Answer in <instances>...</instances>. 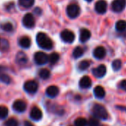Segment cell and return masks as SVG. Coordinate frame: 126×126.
I'll return each instance as SVG.
<instances>
[{"instance_id": "1", "label": "cell", "mask_w": 126, "mask_h": 126, "mask_svg": "<svg viewBox=\"0 0 126 126\" xmlns=\"http://www.w3.org/2000/svg\"><path fill=\"white\" fill-rule=\"evenodd\" d=\"M36 42H37V45H39V47H40L42 49L50 50L53 46V41L45 33H42V32L38 33L36 35Z\"/></svg>"}, {"instance_id": "2", "label": "cell", "mask_w": 126, "mask_h": 126, "mask_svg": "<svg viewBox=\"0 0 126 126\" xmlns=\"http://www.w3.org/2000/svg\"><path fill=\"white\" fill-rule=\"evenodd\" d=\"M92 113L96 118L99 119L105 120L108 117V113L106 108L100 104H95L93 106Z\"/></svg>"}, {"instance_id": "3", "label": "cell", "mask_w": 126, "mask_h": 126, "mask_svg": "<svg viewBox=\"0 0 126 126\" xmlns=\"http://www.w3.org/2000/svg\"><path fill=\"white\" fill-rule=\"evenodd\" d=\"M66 14L71 19H75L80 14V8L76 3H71L67 6Z\"/></svg>"}, {"instance_id": "4", "label": "cell", "mask_w": 126, "mask_h": 126, "mask_svg": "<svg viewBox=\"0 0 126 126\" xmlns=\"http://www.w3.org/2000/svg\"><path fill=\"white\" fill-rule=\"evenodd\" d=\"M62 40L66 43H72L75 39V35L74 32L70 30H64L60 33Z\"/></svg>"}, {"instance_id": "5", "label": "cell", "mask_w": 126, "mask_h": 126, "mask_svg": "<svg viewBox=\"0 0 126 126\" xmlns=\"http://www.w3.org/2000/svg\"><path fill=\"white\" fill-rule=\"evenodd\" d=\"M22 25L26 28H33L35 26V18L31 13L26 14L22 18Z\"/></svg>"}, {"instance_id": "6", "label": "cell", "mask_w": 126, "mask_h": 126, "mask_svg": "<svg viewBox=\"0 0 126 126\" xmlns=\"http://www.w3.org/2000/svg\"><path fill=\"white\" fill-rule=\"evenodd\" d=\"M126 6V0H113L111 4V9L115 13L122 12Z\"/></svg>"}, {"instance_id": "7", "label": "cell", "mask_w": 126, "mask_h": 126, "mask_svg": "<svg viewBox=\"0 0 126 126\" xmlns=\"http://www.w3.org/2000/svg\"><path fill=\"white\" fill-rule=\"evenodd\" d=\"M34 61L39 65H45L48 62V56L44 52H36L34 54Z\"/></svg>"}, {"instance_id": "8", "label": "cell", "mask_w": 126, "mask_h": 126, "mask_svg": "<svg viewBox=\"0 0 126 126\" xmlns=\"http://www.w3.org/2000/svg\"><path fill=\"white\" fill-rule=\"evenodd\" d=\"M24 89L29 94H35L38 90V84L34 80L27 81L24 85Z\"/></svg>"}, {"instance_id": "9", "label": "cell", "mask_w": 126, "mask_h": 126, "mask_svg": "<svg viewBox=\"0 0 126 126\" xmlns=\"http://www.w3.org/2000/svg\"><path fill=\"white\" fill-rule=\"evenodd\" d=\"M95 11L99 14H104L106 13L108 9V4L104 0H99L96 2L94 6Z\"/></svg>"}, {"instance_id": "10", "label": "cell", "mask_w": 126, "mask_h": 126, "mask_svg": "<svg viewBox=\"0 0 126 126\" xmlns=\"http://www.w3.org/2000/svg\"><path fill=\"white\" fill-rule=\"evenodd\" d=\"M26 108H27V105L23 100H20V99L16 100L13 104V109L18 113L24 112L26 110Z\"/></svg>"}, {"instance_id": "11", "label": "cell", "mask_w": 126, "mask_h": 126, "mask_svg": "<svg viewBox=\"0 0 126 126\" xmlns=\"http://www.w3.org/2000/svg\"><path fill=\"white\" fill-rule=\"evenodd\" d=\"M107 72V69L105 65H100L97 68L93 69V74L96 78H102L103 77Z\"/></svg>"}, {"instance_id": "12", "label": "cell", "mask_w": 126, "mask_h": 126, "mask_svg": "<svg viewBox=\"0 0 126 126\" xmlns=\"http://www.w3.org/2000/svg\"><path fill=\"white\" fill-rule=\"evenodd\" d=\"M30 116L32 119L35 121H39L42 117V112L39 108L33 107L30 112Z\"/></svg>"}, {"instance_id": "13", "label": "cell", "mask_w": 126, "mask_h": 126, "mask_svg": "<svg viewBox=\"0 0 126 126\" xmlns=\"http://www.w3.org/2000/svg\"><path fill=\"white\" fill-rule=\"evenodd\" d=\"M94 56L97 59H103L106 55V50L102 46H99L96 47L94 50Z\"/></svg>"}, {"instance_id": "14", "label": "cell", "mask_w": 126, "mask_h": 126, "mask_svg": "<svg viewBox=\"0 0 126 126\" xmlns=\"http://www.w3.org/2000/svg\"><path fill=\"white\" fill-rule=\"evenodd\" d=\"M91 84H92V81L91 78L88 76L82 77L79 80V86L81 88H83V89H88L91 88Z\"/></svg>"}, {"instance_id": "15", "label": "cell", "mask_w": 126, "mask_h": 126, "mask_svg": "<svg viewBox=\"0 0 126 126\" xmlns=\"http://www.w3.org/2000/svg\"><path fill=\"white\" fill-rule=\"evenodd\" d=\"M91 36V33L90 32L89 30L86 29V28H82L80 30V33H79V40L81 42H86L88 40L90 39Z\"/></svg>"}, {"instance_id": "16", "label": "cell", "mask_w": 126, "mask_h": 126, "mask_svg": "<svg viewBox=\"0 0 126 126\" xmlns=\"http://www.w3.org/2000/svg\"><path fill=\"white\" fill-rule=\"evenodd\" d=\"M59 93V89L56 85H50L46 89V94L50 98L56 97Z\"/></svg>"}, {"instance_id": "17", "label": "cell", "mask_w": 126, "mask_h": 126, "mask_svg": "<svg viewBox=\"0 0 126 126\" xmlns=\"http://www.w3.org/2000/svg\"><path fill=\"white\" fill-rule=\"evenodd\" d=\"M19 45L23 48H29L31 45V40L28 36H22L19 40Z\"/></svg>"}, {"instance_id": "18", "label": "cell", "mask_w": 126, "mask_h": 126, "mask_svg": "<svg viewBox=\"0 0 126 126\" xmlns=\"http://www.w3.org/2000/svg\"><path fill=\"white\" fill-rule=\"evenodd\" d=\"M94 94L95 95V96L98 99H102L105 97V91L103 87L98 85L96 87L94 88Z\"/></svg>"}, {"instance_id": "19", "label": "cell", "mask_w": 126, "mask_h": 126, "mask_svg": "<svg viewBox=\"0 0 126 126\" xmlns=\"http://www.w3.org/2000/svg\"><path fill=\"white\" fill-rule=\"evenodd\" d=\"M10 44L8 39L0 37V51L1 52H6L9 50Z\"/></svg>"}, {"instance_id": "20", "label": "cell", "mask_w": 126, "mask_h": 126, "mask_svg": "<svg viewBox=\"0 0 126 126\" xmlns=\"http://www.w3.org/2000/svg\"><path fill=\"white\" fill-rule=\"evenodd\" d=\"M28 57L23 52H19L16 56V62L20 65H24L28 62Z\"/></svg>"}, {"instance_id": "21", "label": "cell", "mask_w": 126, "mask_h": 126, "mask_svg": "<svg viewBox=\"0 0 126 126\" xmlns=\"http://www.w3.org/2000/svg\"><path fill=\"white\" fill-rule=\"evenodd\" d=\"M35 2V0H19V4L24 8H31Z\"/></svg>"}, {"instance_id": "22", "label": "cell", "mask_w": 126, "mask_h": 126, "mask_svg": "<svg viewBox=\"0 0 126 126\" xmlns=\"http://www.w3.org/2000/svg\"><path fill=\"white\" fill-rule=\"evenodd\" d=\"M116 29L117 31L122 32L126 30V21L125 20H119L116 23Z\"/></svg>"}, {"instance_id": "23", "label": "cell", "mask_w": 126, "mask_h": 126, "mask_svg": "<svg viewBox=\"0 0 126 126\" xmlns=\"http://www.w3.org/2000/svg\"><path fill=\"white\" fill-rule=\"evenodd\" d=\"M39 76L42 79H47L50 77V72L49 70H47L46 68H42V69H41L39 71Z\"/></svg>"}, {"instance_id": "24", "label": "cell", "mask_w": 126, "mask_h": 126, "mask_svg": "<svg viewBox=\"0 0 126 126\" xmlns=\"http://www.w3.org/2000/svg\"><path fill=\"white\" fill-rule=\"evenodd\" d=\"M59 55L57 53H52L49 56H48V62L50 64L53 65L59 61Z\"/></svg>"}, {"instance_id": "25", "label": "cell", "mask_w": 126, "mask_h": 126, "mask_svg": "<svg viewBox=\"0 0 126 126\" xmlns=\"http://www.w3.org/2000/svg\"><path fill=\"white\" fill-rule=\"evenodd\" d=\"M83 53H84V50L81 47H77L74 48L73 51V56L75 59H78L81 57L83 55Z\"/></svg>"}, {"instance_id": "26", "label": "cell", "mask_w": 126, "mask_h": 126, "mask_svg": "<svg viewBox=\"0 0 126 126\" xmlns=\"http://www.w3.org/2000/svg\"><path fill=\"white\" fill-rule=\"evenodd\" d=\"M122 68V61L120 59H115L112 62V68L114 71H118Z\"/></svg>"}, {"instance_id": "27", "label": "cell", "mask_w": 126, "mask_h": 126, "mask_svg": "<svg viewBox=\"0 0 126 126\" xmlns=\"http://www.w3.org/2000/svg\"><path fill=\"white\" fill-rule=\"evenodd\" d=\"M74 125L75 126H87L88 121L83 117H79L75 120Z\"/></svg>"}, {"instance_id": "28", "label": "cell", "mask_w": 126, "mask_h": 126, "mask_svg": "<svg viewBox=\"0 0 126 126\" xmlns=\"http://www.w3.org/2000/svg\"><path fill=\"white\" fill-rule=\"evenodd\" d=\"M89 66H90V62L88 60H83L79 62L78 68L80 71H85L89 68Z\"/></svg>"}, {"instance_id": "29", "label": "cell", "mask_w": 126, "mask_h": 126, "mask_svg": "<svg viewBox=\"0 0 126 126\" xmlns=\"http://www.w3.org/2000/svg\"><path fill=\"white\" fill-rule=\"evenodd\" d=\"M1 28L6 32H11L14 30V26L11 22H5L1 25Z\"/></svg>"}, {"instance_id": "30", "label": "cell", "mask_w": 126, "mask_h": 126, "mask_svg": "<svg viewBox=\"0 0 126 126\" xmlns=\"http://www.w3.org/2000/svg\"><path fill=\"white\" fill-rule=\"evenodd\" d=\"M8 115V109L5 106H0V119H5Z\"/></svg>"}, {"instance_id": "31", "label": "cell", "mask_w": 126, "mask_h": 126, "mask_svg": "<svg viewBox=\"0 0 126 126\" xmlns=\"http://www.w3.org/2000/svg\"><path fill=\"white\" fill-rule=\"evenodd\" d=\"M5 126H19L18 121L14 118H11L5 122Z\"/></svg>"}, {"instance_id": "32", "label": "cell", "mask_w": 126, "mask_h": 126, "mask_svg": "<svg viewBox=\"0 0 126 126\" xmlns=\"http://www.w3.org/2000/svg\"><path fill=\"white\" fill-rule=\"evenodd\" d=\"M0 81L5 84H9L11 82V79L8 75L5 74H0Z\"/></svg>"}, {"instance_id": "33", "label": "cell", "mask_w": 126, "mask_h": 126, "mask_svg": "<svg viewBox=\"0 0 126 126\" xmlns=\"http://www.w3.org/2000/svg\"><path fill=\"white\" fill-rule=\"evenodd\" d=\"M99 122L97 119V118H91L90 120L88 122V126H99Z\"/></svg>"}, {"instance_id": "34", "label": "cell", "mask_w": 126, "mask_h": 126, "mask_svg": "<svg viewBox=\"0 0 126 126\" xmlns=\"http://www.w3.org/2000/svg\"><path fill=\"white\" fill-rule=\"evenodd\" d=\"M119 88H120L121 89H122V90H124V91H126V79L121 81V82H119Z\"/></svg>"}, {"instance_id": "35", "label": "cell", "mask_w": 126, "mask_h": 126, "mask_svg": "<svg viewBox=\"0 0 126 126\" xmlns=\"http://www.w3.org/2000/svg\"><path fill=\"white\" fill-rule=\"evenodd\" d=\"M33 12H34V14H36L37 16H40L41 14H42V9L39 8H36L34 9Z\"/></svg>"}, {"instance_id": "36", "label": "cell", "mask_w": 126, "mask_h": 126, "mask_svg": "<svg viewBox=\"0 0 126 126\" xmlns=\"http://www.w3.org/2000/svg\"><path fill=\"white\" fill-rule=\"evenodd\" d=\"M14 3L13 2H11V3H8L6 6H5V8H6V9H7V11H11V9H12V8L14 7Z\"/></svg>"}, {"instance_id": "37", "label": "cell", "mask_w": 126, "mask_h": 126, "mask_svg": "<svg viewBox=\"0 0 126 126\" xmlns=\"http://www.w3.org/2000/svg\"><path fill=\"white\" fill-rule=\"evenodd\" d=\"M24 126H33V124L31 122H30L29 121H25L24 122Z\"/></svg>"}, {"instance_id": "38", "label": "cell", "mask_w": 126, "mask_h": 126, "mask_svg": "<svg viewBox=\"0 0 126 126\" xmlns=\"http://www.w3.org/2000/svg\"><path fill=\"white\" fill-rule=\"evenodd\" d=\"M5 68H4V67H2V66H0V74H2V72H3V71L5 70Z\"/></svg>"}, {"instance_id": "39", "label": "cell", "mask_w": 126, "mask_h": 126, "mask_svg": "<svg viewBox=\"0 0 126 126\" xmlns=\"http://www.w3.org/2000/svg\"><path fill=\"white\" fill-rule=\"evenodd\" d=\"M86 2H92L93 0H85Z\"/></svg>"}]
</instances>
